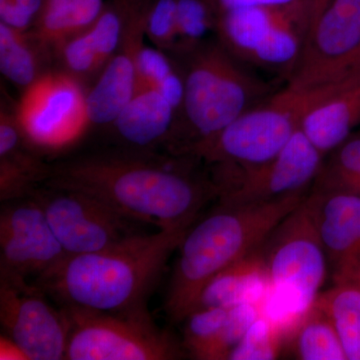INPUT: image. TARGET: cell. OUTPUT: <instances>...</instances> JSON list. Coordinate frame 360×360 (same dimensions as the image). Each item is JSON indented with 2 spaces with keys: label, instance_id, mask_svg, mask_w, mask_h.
I'll list each match as a JSON object with an SVG mask.
<instances>
[{
  "label": "cell",
  "instance_id": "6da1fadb",
  "mask_svg": "<svg viewBox=\"0 0 360 360\" xmlns=\"http://www.w3.org/2000/svg\"><path fill=\"white\" fill-rule=\"evenodd\" d=\"M200 161L129 148L49 165L42 184L89 194L134 221L189 229L220 194L213 176L198 168Z\"/></svg>",
  "mask_w": 360,
  "mask_h": 360
},
{
  "label": "cell",
  "instance_id": "7a4b0ae2",
  "mask_svg": "<svg viewBox=\"0 0 360 360\" xmlns=\"http://www.w3.org/2000/svg\"><path fill=\"white\" fill-rule=\"evenodd\" d=\"M187 229L172 227L155 233H135L103 250L66 255L37 277V285L63 307L105 312L144 307L146 296Z\"/></svg>",
  "mask_w": 360,
  "mask_h": 360
},
{
  "label": "cell",
  "instance_id": "3957f363",
  "mask_svg": "<svg viewBox=\"0 0 360 360\" xmlns=\"http://www.w3.org/2000/svg\"><path fill=\"white\" fill-rule=\"evenodd\" d=\"M309 191L262 202L219 205L194 222L177 248L165 311L181 322L198 307L208 281L222 269L260 248L271 231L307 198Z\"/></svg>",
  "mask_w": 360,
  "mask_h": 360
},
{
  "label": "cell",
  "instance_id": "277c9868",
  "mask_svg": "<svg viewBox=\"0 0 360 360\" xmlns=\"http://www.w3.org/2000/svg\"><path fill=\"white\" fill-rule=\"evenodd\" d=\"M181 115L168 142V153L191 155L276 90L217 41H203L186 53Z\"/></svg>",
  "mask_w": 360,
  "mask_h": 360
},
{
  "label": "cell",
  "instance_id": "5b68a950",
  "mask_svg": "<svg viewBox=\"0 0 360 360\" xmlns=\"http://www.w3.org/2000/svg\"><path fill=\"white\" fill-rule=\"evenodd\" d=\"M305 200L262 245L270 288L260 312L288 331L319 295L329 264Z\"/></svg>",
  "mask_w": 360,
  "mask_h": 360
},
{
  "label": "cell",
  "instance_id": "8992f818",
  "mask_svg": "<svg viewBox=\"0 0 360 360\" xmlns=\"http://www.w3.org/2000/svg\"><path fill=\"white\" fill-rule=\"evenodd\" d=\"M310 110L311 104L303 92L285 86L239 116L191 155L226 170L259 167L283 150Z\"/></svg>",
  "mask_w": 360,
  "mask_h": 360
},
{
  "label": "cell",
  "instance_id": "52a82bcc",
  "mask_svg": "<svg viewBox=\"0 0 360 360\" xmlns=\"http://www.w3.org/2000/svg\"><path fill=\"white\" fill-rule=\"evenodd\" d=\"M68 324L65 359L170 360L184 356L169 333L151 319L146 307L105 312L63 307Z\"/></svg>",
  "mask_w": 360,
  "mask_h": 360
},
{
  "label": "cell",
  "instance_id": "ba28073f",
  "mask_svg": "<svg viewBox=\"0 0 360 360\" xmlns=\"http://www.w3.org/2000/svg\"><path fill=\"white\" fill-rule=\"evenodd\" d=\"M87 91L65 71H47L21 96L15 115L33 148L58 149L77 141L90 124Z\"/></svg>",
  "mask_w": 360,
  "mask_h": 360
},
{
  "label": "cell",
  "instance_id": "9c48e42d",
  "mask_svg": "<svg viewBox=\"0 0 360 360\" xmlns=\"http://www.w3.org/2000/svg\"><path fill=\"white\" fill-rule=\"evenodd\" d=\"M30 196L41 206L68 255L103 250L136 233L130 224L134 220L89 194L45 186Z\"/></svg>",
  "mask_w": 360,
  "mask_h": 360
},
{
  "label": "cell",
  "instance_id": "30bf717a",
  "mask_svg": "<svg viewBox=\"0 0 360 360\" xmlns=\"http://www.w3.org/2000/svg\"><path fill=\"white\" fill-rule=\"evenodd\" d=\"M324 156L302 130L298 129L274 158L245 170L217 168L214 179L219 200L232 203L262 202L309 191Z\"/></svg>",
  "mask_w": 360,
  "mask_h": 360
},
{
  "label": "cell",
  "instance_id": "8fae6325",
  "mask_svg": "<svg viewBox=\"0 0 360 360\" xmlns=\"http://www.w3.org/2000/svg\"><path fill=\"white\" fill-rule=\"evenodd\" d=\"M0 321L4 335L28 360L65 359L68 331L65 315L27 279L0 276Z\"/></svg>",
  "mask_w": 360,
  "mask_h": 360
},
{
  "label": "cell",
  "instance_id": "7c38bea8",
  "mask_svg": "<svg viewBox=\"0 0 360 360\" xmlns=\"http://www.w3.org/2000/svg\"><path fill=\"white\" fill-rule=\"evenodd\" d=\"M41 206L32 196L4 203L0 276L39 277L66 257Z\"/></svg>",
  "mask_w": 360,
  "mask_h": 360
},
{
  "label": "cell",
  "instance_id": "4fadbf2b",
  "mask_svg": "<svg viewBox=\"0 0 360 360\" xmlns=\"http://www.w3.org/2000/svg\"><path fill=\"white\" fill-rule=\"evenodd\" d=\"M122 13L123 28L113 58L87 91L90 124H112L136 89V60L146 35V21L153 0H111Z\"/></svg>",
  "mask_w": 360,
  "mask_h": 360
},
{
  "label": "cell",
  "instance_id": "5bb4252c",
  "mask_svg": "<svg viewBox=\"0 0 360 360\" xmlns=\"http://www.w3.org/2000/svg\"><path fill=\"white\" fill-rule=\"evenodd\" d=\"M360 44V0H328L314 14L286 86H314Z\"/></svg>",
  "mask_w": 360,
  "mask_h": 360
},
{
  "label": "cell",
  "instance_id": "9a60e30c",
  "mask_svg": "<svg viewBox=\"0 0 360 360\" xmlns=\"http://www.w3.org/2000/svg\"><path fill=\"white\" fill-rule=\"evenodd\" d=\"M307 203L333 274L360 265V194H307Z\"/></svg>",
  "mask_w": 360,
  "mask_h": 360
},
{
  "label": "cell",
  "instance_id": "2e32d148",
  "mask_svg": "<svg viewBox=\"0 0 360 360\" xmlns=\"http://www.w3.org/2000/svg\"><path fill=\"white\" fill-rule=\"evenodd\" d=\"M172 106L153 87H137L132 98L122 108L112 127L129 148L155 151L167 148L176 125Z\"/></svg>",
  "mask_w": 360,
  "mask_h": 360
},
{
  "label": "cell",
  "instance_id": "e0dca14e",
  "mask_svg": "<svg viewBox=\"0 0 360 360\" xmlns=\"http://www.w3.org/2000/svg\"><path fill=\"white\" fill-rule=\"evenodd\" d=\"M269 288V274L260 246L213 276L203 288L195 309H231L243 303L260 305Z\"/></svg>",
  "mask_w": 360,
  "mask_h": 360
},
{
  "label": "cell",
  "instance_id": "ac0fdd59",
  "mask_svg": "<svg viewBox=\"0 0 360 360\" xmlns=\"http://www.w3.org/2000/svg\"><path fill=\"white\" fill-rule=\"evenodd\" d=\"M360 124V80L336 92L303 118L300 130L323 156Z\"/></svg>",
  "mask_w": 360,
  "mask_h": 360
},
{
  "label": "cell",
  "instance_id": "d6986e66",
  "mask_svg": "<svg viewBox=\"0 0 360 360\" xmlns=\"http://www.w3.org/2000/svg\"><path fill=\"white\" fill-rule=\"evenodd\" d=\"M98 14V0H44L30 32L53 58L66 39L90 27Z\"/></svg>",
  "mask_w": 360,
  "mask_h": 360
},
{
  "label": "cell",
  "instance_id": "ffe728a7",
  "mask_svg": "<svg viewBox=\"0 0 360 360\" xmlns=\"http://www.w3.org/2000/svg\"><path fill=\"white\" fill-rule=\"evenodd\" d=\"M51 58L30 30L21 32L0 21V70L9 82L26 89L46 70Z\"/></svg>",
  "mask_w": 360,
  "mask_h": 360
},
{
  "label": "cell",
  "instance_id": "44dd1931",
  "mask_svg": "<svg viewBox=\"0 0 360 360\" xmlns=\"http://www.w3.org/2000/svg\"><path fill=\"white\" fill-rule=\"evenodd\" d=\"M286 340L297 359L347 360L333 321L314 302L296 321Z\"/></svg>",
  "mask_w": 360,
  "mask_h": 360
},
{
  "label": "cell",
  "instance_id": "7402d4cb",
  "mask_svg": "<svg viewBox=\"0 0 360 360\" xmlns=\"http://www.w3.org/2000/svg\"><path fill=\"white\" fill-rule=\"evenodd\" d=\"M315 304L323 310L340 336L347 360H360V288L350 281L319 292Z\"/></svg>",
  "mask_w": 360,
  "mask_h": 360
},
{
  "label": "cell",
  "instance_id": "603a6c76",
  "mask_svg": "<svg viewBox=\"0 0 360 360\" xmlns=\"http://www.w3.org/2000/svg\"><path fill=\"white\" fill-rule=\"evenodd\" d=\"M360 179V132L324 156L311 191L349 193Z\"/></svg>",
  "mask_w": 360,
  "mask_h": 360
},
{
  "label": "cell",
  "instance_id": "cb8c5ba5",
  "mask_svg": "<svg viewBox=\"0 0 360 360\" xmlns=\"http://www.w3.org/2000/svg\"><path fill=\"white\" fill-rule=\"evenodd\" d=\"M229 309L193 310L184 319V347L194 359L219 360V342Z\"/></svg>",
  "mask_w": 360,
  "mask_h": 360
},
{
  "label": "cell",
  "instance_id": "d4e9b609",
  "mask_svg": "<svg viewBox=\"0 0 360 360\" xmlns=\"http://www.w3.org/2000/svg\"><path fill=\"white\" fill-rule=\"evenodd\" d=\"M288 331L278 322L260 314L240 342L229 354V360L278 359L285 345Z\"/></svg>",
  "mask_w": 360,
  "mask_h": 360
},
{
  "label": "cell",
  "instance_id": "484cf974",
  "mask_svg": "<svg viewBox=\"0 0 360 360\" xmlns=\"http://www.w3.org/2000/svg\"><path fill=\"white\" fill-rule=\"evenodd\" d=\"M177 39L174 53L181 56L205 41L214 32L217 16L208 0H176Z\"/></svg>",
  "mask_w": 360,
  "mask_h": 360
},
{
  "label": "cell",
  "instance_id": "4316f807",
  "mask_svg": "<svg viewBox=\"0 0 360 360\" xmlns=\"http://www.w3.org/2000/svg\"><path fill=\"white\" fill-rule=\"evenodd\" d=\"M53 56L60 60L63 71L79 80L99 75L103 70L89 27L66 39Z\"/></svg>",
  "mask_w": 360,
  "mask_h": 360
},
{
  "label": "cell",
  "instance_id": "83f0119b",
  "mask_svg": "<svg viewBox=\"0 0 360 360\" xmlns=\"http://www.w3.org/2000/svg\"><path fill=\"white\" fill-rule=\"evenodd\" d=\"M146 37L160 51L174 53L176 47V0H153L146 21Z\"/></svg>",
  "mask_w": 360,
  "mask_h": 360
},
{
  "label": "cell",
  "instance_id": "f1b7e54d",
  "mask_svg": "<svg viewBox=\"0 0 360 360\" xmlns=\"http://www.w3.org/2000/svg\"><path fill=\"white\" fill-rule=\"evenodd\" d=\"M122 13L112 1L104 6L101 15L89 27L99 61L103 68L117 51L122 39Z\"/></svg>",
  "mask_w": 360,
  "mask_h": 360
},
{
  "label": "cell",
  "instance_id": "f546056e",
  "mask_svg": "<svg viewBox=\"0 0 360 360\" xmlns=\"http://www.w3.org/2000/svg\"><path fill=\"white\" fill-rule=\"evenodd\" d=\"M165 52L158 47L146 44L141 47L136 60V89L143 86L156 89L172 71L176 70L179 65H175Z\"/></svg>",
  "mask_w": 360,
  "mask_h": 360
},
{
  "label": "cell",
  "instance_id": "4dcf8cb0",
  "mask_svg": "<svg viewBox=\"0 0 360 360\" xmlns=\"http://www.w3.org/2000/svg\"><path fill=\"white\" fill-rule=\"evenodd\" d=\"M44 0H0L1 22L21 30H32Z\"/></svg>",
  "mask_w": 360,
  "mask_h": 360
},
{
  "label": "cell",
  "instance_id": "1f68e13d",
  "mask_svg": "<svg viewBox=\"0 0 360 360\" xmlns=\"http://www.w3.org/2000/svg\"><path fill=\"white\" fill-rule=\"evenodd\" d=\"M360 79V44L345 60L333 68L316 85ZM315 86V85H314Z\"/></svg>",
  "mask_w": 360,
  "mask_h": 360
},
{
  "label": "cell",
  "instance_id": "d6a6232c",
  "mask_svg": "<svg viewBox=\"0 0 360 360\" xmlns=\"http://www.w3.org/2000/svg\"><path fill=\"white\" fill-rule=\"evenodd\" d=\"M293 0H208L212 6L215 16L219 14L245 8V7L274 6V4H288Z\"/></svg>",
  "mask_w": 360,
  "mask_h": 360
},
{
  "label": "cell",
  "instance_id": "836d02e7",
  "mask_svg": "<svg viewBox=\"0 0 360 360\" xmlns=\"http://www.w3.org/2000/svg\"><path fill=\"white\" fill-rule=\"evenodd\" d=\"M0 359L27 360V356L20 347L6 335L0 338Z\"/></svg>",
  "mask_w": 360,
  "mask_h": 360
},
{
  "label": "cell",
  "instance_id": "e575fe53",
  "mask_svg": "<svg viewBox=\"0 0 360 360\" xmlns=\"http://www.w3.org/2000/svg\"><path fill=\"white\" fill-rule=\"evenodd\" d=\"M342 281H350V283L356 284L360 288V265L350 267V269L333 274V283Z\"/></svg>",
  "mask_w": 360,
  "mask_h": 360
},
{
  "label": "cell",
  "instance_id": "d590c367",
  "mask_svg": "<svg viewBox=\"0 0 360 360\" xmlns=\"http://www.w3.org/2000/svg\"><path fill=\"white\" fill-rule=\"evenodd\" d=\"M328 0H314V15L315 13H317V11H319V9L321 8L322 6H324V4H326V2H328Z\"/></svg>",
  "mask_w": 360,
  "mask_h": 360
},
{
  "label": "cell",
  "instance_id": "8d00e7d4",
  "mask_svg": "<svg viewBox=\"0 0 360 360\" xmlns=\"http://www.w3.org/2000/svg\"><path fill=\"white\" fill-rule=\"evenodd\" d=\"M349 193L360 194V179L359 180V181L356 182V184H354V186H352V188L350 189Z\"/></svg>",
  "mask_w": 360,
  "mask_h": 360
}]
</instances>
